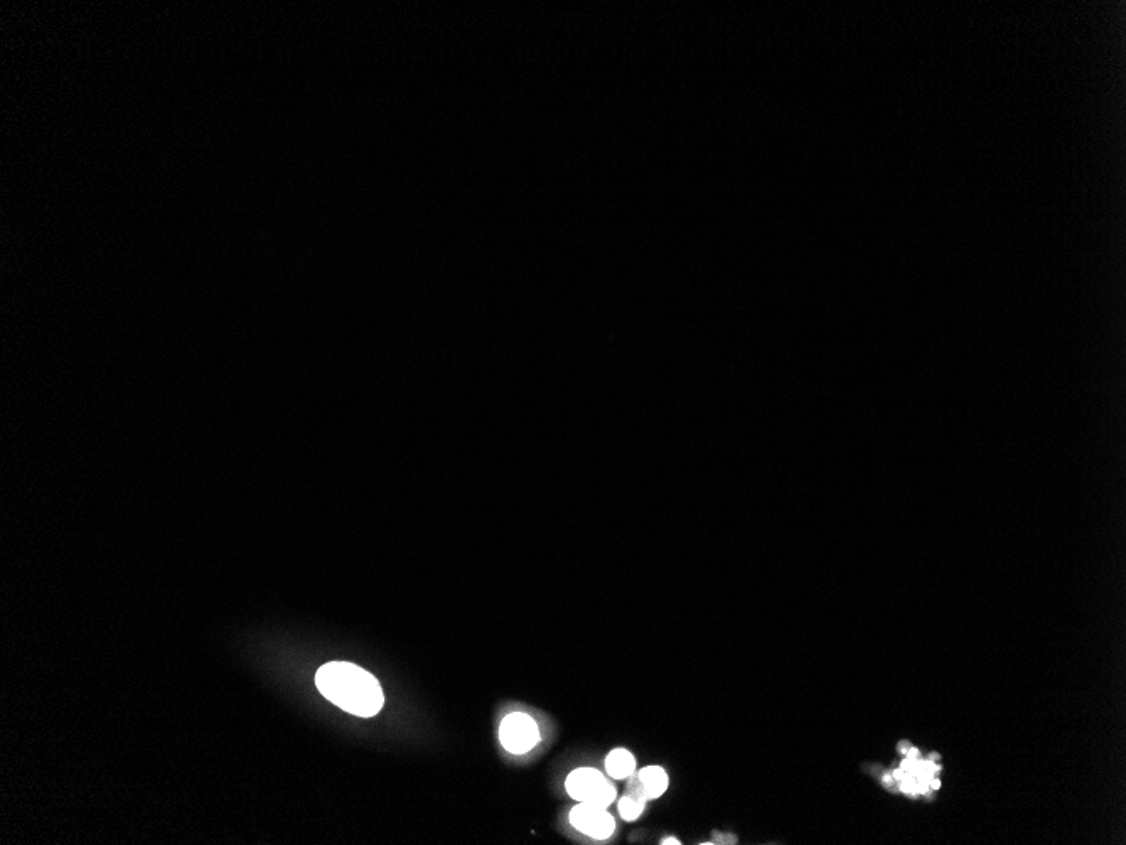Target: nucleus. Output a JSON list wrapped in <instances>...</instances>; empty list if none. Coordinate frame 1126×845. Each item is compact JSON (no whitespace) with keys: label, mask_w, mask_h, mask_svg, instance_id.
Returning a JSON list of instances; mask_svg holds the SVG:
<instances>
[{"label":"nucleus","mask_w":1126,"mask_h":845,"mask_svg":"<svg viewBox=\"0 0 1126 845\" xmlns=\"http://www.w3.org/2000/svg\"><path fill=\"white\" fill-rule=\"evenodd\" d=\"M316 687L334 706L353 716H376L385 702L380 682L353 663L322 665L316 673Z\"/></svg>","instance_id":"nucleus-1"},{"label":"nucleus","mask_w":1126,"mask_h":845,"mask_svg":"<svg viewBox=\"0 0 1126 845\" xmlns=\"http://www.w3.org/2000/svg\"><path fill=\"white\" fill-rule=\"evenodd\" d=\"M897 751L902 759L894 770H875L879 773L882 785L891 792L902 793L911 798H928L933 800L934 793L941 788L939 773L943 770L941 758L938 753L929 754L928 758H921V753L916 746L901 741L897 744Z\"/></svg>","instance_id":"nucleus-2"},{"label":"nucleus","mask_w":1126,"mask_h":845,"mask_svg":"<svg viewBox=\"0 0 1126 845\" xmlns=\"http://www.w3.org/2000/svg\"><path fill=\"white\" fill-rule=\"evenodd\" d=\"M565 788L575 802L590 803L596 807L607 808L616 800V788L611 781L594 768H579L572 771L565 781Z\"/></svg>","instance_id":"nucleus-3"},{"label":"nucleus","mask_w":1126,"mask_h":845,"mask_svg":"<svg viewBox=\"0 0 1126 845\" xmlns=\"http://www.w3.org/2000/svg\"><path fill=\"white\" fill-rule=\"evenodd\" d=\"M499 741L506 751L525 754L540 743V729L533 717L523 712H513L505 717L499 727Z\"/></svg>","instance_id":"nucleus-4"},{"label":"nucleus","mask_w":1126,"mask_h":845,"mask_svg":"<svg viewBox=\"0 0 1126 845\" xmlns=\"http://www.w3.org/2000/svg\"><path fill=\"white\" fill-rule=\"evenodd\" d=\"M570 824L582 834L596 840H607L616 830V820L611 813L606 808L590 803H579L572 808Z\"/></svg>","instance_id":"nucleus-5"},{"label":"nucleus","mask_w":1126,"mask_h":845,"mask_svg":"<svg viewBox=\"0 0 1126 845\" xmlns=\"http://www.w3.org/2000/svg\"><path fill=\"white\" fill-rule=\"evenodd\" d=\"M668 788V775L661 766H646L638 775H631L628 793L644 800L660 798Z\"/></svg>","instance_id":"nucleus-6"},{"label":"nucleus","mask_w":1126,"mask_h":845,"mask_svg":"<svg viewBox=\"0 0 1126 845\" xmlns=\"http://www.w3.org/2000/svg\"><path fill=\"white\" fill-rule=\"evenodd\" d=\"M634 770H636V759H634L633 754L629 753L628 749H614L606 758L607 775H611L616 780L629 778V776L634 775Z\"/></svg>","instance_id":"nucleus-7"},{"label":"nucleus","mask_w":1126,"mask_h":845,"mask_svg":"<svg viewBox=\"0 0 1126 845\" xmlns=\"http://www.w3.org/2000/svg\"><path fill=\"white\" fill-rule=\"evenodd\" d=\"M644 807H646L644 798L636 797L633 793H626L619 802V813H621L622 819L633 822V820L639 819V815L644 812Z\"/></svg>","instance_id":"nucleus-8"},{"label":"nucleus","mask_w":1126,"mask_h":845,"mask_svg":"<svg viewBox=\"0 0 1126 845\" xmlns=\"http://www.w3.org/2000/svg\"><path fill=\"white\" fill-rule=\"evenodd\" d=\"M661 844H676V845H678V844H680V842H678V840H676V839H665V840H663V842H661Z\"/></svg>","instance_id":"nucleus-9"}]
</instances>
